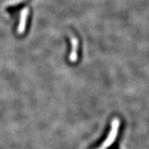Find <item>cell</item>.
<instances>
[{"mask_svg":"<svg viewBox=\"0 0 149 149\" xmlns=\"http://www.w3.org/2000/svg\"><path fill=\"white\" fill-rule=\"evenodd\" d=\"M120 121L119 120V119H114V120H112L111 123V130H110V133L108 137L107 138V139L104 141V142L103 143L102 146L100 148H102L104 149H106L107 148H108L109 146L113 143L115 139H116V136H117L118 133V129L120 127Z\"/></svg>","mask_w":149,"mask_h":149,"instance_id":"obj_1","label":"cell"},{"mask_svg":"<svg viewBox=\"0 0 149 149\" xmlns=\"http://www.w3.org/2000/svg\"><path fill=\"white\" fill-rule=\"evenodd\" d=\"M71 43H72V50L69 54V60L72 63H75L78 60V49H79V40L74 36L71 37Z\"/></svg>","mask_w":149,"mask_h":149,"instance_id":"obj_2","label":"cell"},{"mask_svg":"<svg viewBox=\"0 0 149 149\" xmlns=\"http://www.w3.org/2000/svg\"><path fill=\"white\" fill-rule=\"evenodd\" d=\"M29 14V9L28 8H24L21 12V17H20L19 25L18 28V34H23L24 33L26 28V24H27V18Z\"/></svg>","mask_w":149,"mask_h":149,"instance_id":"obj_3","label":"cell"},{"mask_svg":"<svg viewBox=\"0 0 149 149\" xmlns=\"http://www.w3.org/2000/svg\"><path fill=\"white\" fill-rule=\"evenodd\" d=\"M99 149H104V148H99Z\"/></svg>","mask_w":149,"mask_h":149,"instance_id":"obj_4","label":"cell"}]
</instances>
